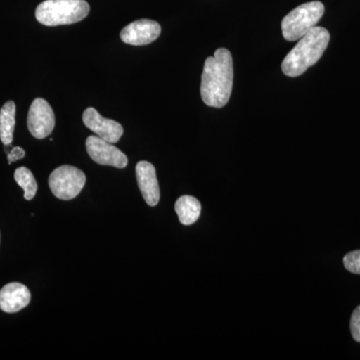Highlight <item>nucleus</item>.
Instances as JSON below:
<instances>
[{
	"label": "nucleus",
	"mask_w": 360,
	"mask_h": 360,
	"mask_svg": "<svg viewBox=\"0 0 360 360\" xmlns=\"http://www.w3.org/2000/svg\"><path fill=\"white\" fill-rule=\"evenodd\" d=\"M89 4L85 0H45L37 6L35 18L41 25H73L89 15Z\"/></svg>",
	"instance_id": "obj_3"
},
{
	"label": "nucleus",
	"mask_w": 360,
	"mask_h": 360,
	"mask_svg": "<svg viewBox=\"0 0 360 360\" xmlns=\"http://www.w3.org/2000/svg\"><path fill=\"white\" fill-rule=\"evenodd\" d=\"M82 120L87 129L94 131L97 136L104 141L116 143L120 141L123 134V127L120 123L103 117L94 108H87L82 115Z\"/></svg>",
	"instance_id": "obj_8"
},
{
	"label": "nucleus",
	"mask_w": 360,
	"mask_h": 360,
	"mask_svg": "<svg viewBox=\"0 0 360 360\" xmlns=\"http://www.w3.org/2000/svg\"><path fill=\"white\" fill-rule=\"evenodd\" d=\"M345 269L352 274H360V250L352 251L343 258Z\"/></svg>",
	"instance_id": "obj_15"
},
{
	"label": "nucleus",
	"mask_w": 360,
	"mask_h": 360,
	"mask_svg": "<svg viewBox=\"0 0 360 360\" xmlns=\"http://www.w3.org/2000/svg\"><path fill=\"white\" fill-rule=\"evenodd\" d=\"M350 330H352V338L357 342H360V305L355 309L354 314L350 319Z\"/></svg>",
	"instance_id": "obj_16"
},
{
	"label": "nucleus",
	"mask_w": 360,
	"mask_h": 360,
	"mask_svg": "<svg viewBox=\"0 0 360 360\" xmlns=\"http://www.w3.org/2000/svg\"><path fill=\"white\" fill-rule=\"evenodd\" d=\"M328 30L315 26L302 37L292 51L286 56L281 65L284 75L290 77H300L307 68L321 59L329 44Z\"/></svg>",
	"instance_id": "obj_2"
},
{
	"label": "nucleus",
	"mask_w": 360,
	"mask_h": 360,
	"mask_svg": "<svg viewBox=\"0 0 360 360\" xmlns=\"http://www.w3.org/2000/svg\"><path fill=\"white\" fill-rule=\"evenodd\" d=\"M161 33L160 23L151 20H139L125 26L120 32V39L130 45H148L158 39Z\"/></svg>",
	"instance_id": "obj_9"
},
{
	"label": "nucleus",
	"mask_w": 360,
	"mask_h": 360,
	"mask_svg": "<svg viewBox=\"0 0 360 360\" xmlns=\"http://www.w3.org/2000/svg\"><path fill=\"white\" fill-rule=\"evenodd\" d=\"M25 156V149L20 148V146H15L7 153V160H8L9 165H11L15 161L22 160Z\"/></svg>",
	"instance_id": "obj_17"
},
{
	"label": "nucleus",
	"mask_w": 360,
	"mask_h": 360,
	"mask_svg": "<svg viewBox=\"0 0 360 360\" xmlns=\"http://www.w3.org/2000/svg\"><path fill=\"white\" fill-rule=\"evenodd\" d=\"M32 300L30 291L23 284L11 283L0 290V309L6 314H15L25 309Z\"/></svg>",
	"instance_id": "obj_11"
},
{
	"label": "nucleus",
	"mask_w": 360,
	"mask_h": 360,
	"mask_svg": "<svg viewBox=\"0 0 360 360\" xmlns=\"http://www.w3.org/2000/svg\"><path fill=\"white\" fill-rule=\"evenodd\" d=\"M86 151L90 158L101 165H108L116 168H124L129 163L127 156L113 146L97 135L87 137Z\"/></svg>",
	"instance_id": "obj_7"
},
{
	"label": "nucleus",
	"mask_w": 360,
	"mask_h": 360,
	"mask_svg": "<svg viewBox=\"0 0 360 360\" xmlns=\"http://www.w3.org/2000/svg\"><path fill=\"white\" fill-rule=\"evenodd\" d=\"M86 182L82 170L71 165H63L54 169L49 176V184L56 198L70 200L82 193Z\"/></svg>",
	"instance_id": "obj_5"
},
{
	"label": "nucleus",
	"mask_w": 360,
	"mask_h": 360,
	"mask_svg": "<svg viewBox=\"0 0 360 360\" xmlns=\"http://www.w3.org/2000/svg\"><path fill=\"white\" fill-rule=\"evenodd\" d=\"M233 87V60L231 51L219 49L206 58L201 77L200 94L210 108H221L231 98Z\"/></svg>",
	"instance_id": "obj_1"
},
{
	"label": "nucleus",
	"mask_w": 360,
	"mask_h": 360,
	"mask_svg": "<svg viewBox=\"0 0 360 360\" xmlns=\"http://www.w3.org/2000/svg\"><path fill=\"white\" fill-rule=\"evenodd\" d=\"M14 179L18 186L25 191L26 200H32L37 193V182L33 176L32 172L28 168L20 167L14 172Z\"/></svg>",
	"instance_id": "obj_14"
},
{
	"label": "nucleus",
	"mask_w": 360,
	"mask_h": 360,
	"mask_svg": "<svg viewBox=\"0 0 360 360\" xmlns=\"http://www.w3.org/2000/svg\"><path fill=\"white\" fill-rule=\"evenodd\" d=\"M30 134L37 139H46L56 127V115L51 104L44 98H37L30 105L27 116Z\"/></svg>",
	"instance_id": "obj_6"
},
{
	"label": "nucleus",
	"mask_w": 360,
	"mask_h": 360,
	"mask_svg": "<svg viewBox=\"0 0 360 360\" xmlns=\"http://www.w3.org/2000/svg\"><path fill=\"white\" fill-rule=\"evenodd\" d=\"M324 14V6L321 1H311L296 7L281 22L284 39L296 41L304 37L319 23Z\"/></svg>",
	"instance_id": "obj_4"
},
{
	"label": "nucleus",
	"mask_w": 360,
	"mask_h": 360,
	"mask_svg": "<svg viewBox=\"0 0 360 360\" xmlns=\"http://www.w3.org/2000/svg\"><path fill=\"white\" fill-rule=\"evenodd\" d=\"M174 208L175 212L179 215V221L184 225L195 224L200 219L201 205L193 196H181L175 202Z\"/></svg>",
	"instance_id": "obj_12"
},
{
	"label": "nucleus",
	"mask_w": 360,
	"mask_h": 360,
	"mask_svg": "<svg viewBox=\"0 0 360 360\" xmlns=\"http://www.w3.org/2000/svg\"><path fill=\"white\" fill-rule=\"evenodd\" d=\"M135 172L137 184L144 200L149 206L158 205L160 200V189L156 177L155 167L148 161H139Z\"/></svg>",
	"instance_id": "obj_10"
},
{
	"label": "nucleus",
	"mask_w": 360,
	"mask_h": 360,
	"mask_svg": "<svg viewBox=\"0 0 360 360\" xmlns=\"http://www.w3.org/2000/svg\"><path fill=\"white\" fill-rule=\"evenodd\" d=\"M16 106L13 101H7L0 110V139L4 146H11L15 127Z\"/></svg>",
	"instance_id": "obj_13"
}]
</instances>
